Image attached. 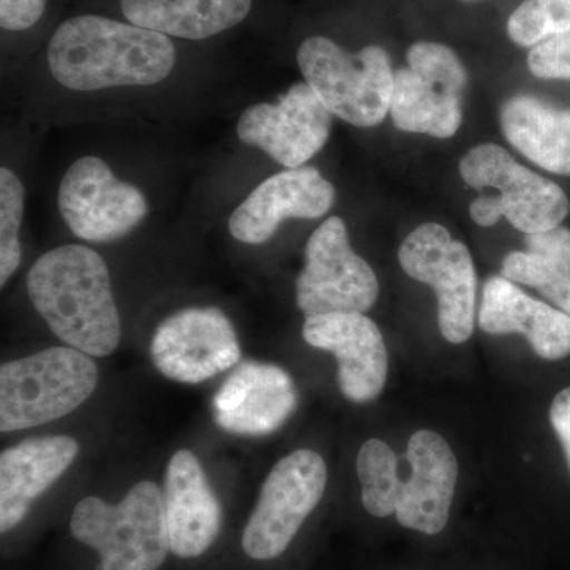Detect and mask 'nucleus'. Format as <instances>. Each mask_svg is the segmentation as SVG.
Masks as SVG:
<instances>
[{"label":"nucleus","instance_id":"f257e3e1","mask_svg":"<svg viewBox=\"0 0 570 570\" xmlns=\"http://www.w3.org/2000/svg\"><path fill=\"white\" fill-rule=\"evenodd\" d=\"M175 61L164 33L96 14L62 22L48 45L52 78L71 91L159 85Z\"/></svg>","mask_w":570,"mask_h":570},{"label":"nucleus","instance_id":"f03ea898","mask_svg":"<svg viewBox=\"0 0 570 570\" xmlns=\"http://www.w3.org/2000/svg\"><path fill=\"white\" fill-rule=\"evenodd\" d=\"M37 313L67 346L91 356L111 355L121 341V318L110 272L91 247L66 245L41 255L28 275Z\"/></svg>","mask_w":570,"mask_h":570},{"label":"nucleus","instance_id":"7ed1b4c3","mask_svg":"<svg viewBox=\"0 0 570 570\" xmlns=\"http://www.w3.org/2000/svg\"><path fill=\"white\" fill-rule=\"evenodd\" d=\"M70 531L100 554L102 570H159L171 551L164 493L151 480L137 483L119 504L81 499Z\"/></svg>","mask_w":570,"mask_h":570},{"label":"nucleus","instance_id":"20e7f679","mask_svg":"<svg viewBox=\"0 0 570 570\" xmlns=\"http://www.w3.org/2000/svg\"><path fill=\"white\" fill-rule=\"evenodd\" d=\"M99 382L91 355L50 347L0 367V431L28 430L82 406Z\"/></svg>","mask_w":570,"mask_h":570},{"label":"nucleus","instance_id":"39448f33","mask_svg":"<svg viewBox=\"0 0 570 570\" xmlns=\"http://www.w3.org/2000/svg\"><path fill=\"white\" fill-rule=\"evenodd\" d=\"M460 175L475 189L491 187L499 195H482L469 206L471 219L480 227H493L501 217L523 234H539L560 227L568 217V195L558 184L517 163L508 149L483 142L461 159Z\"/></svg>","mask_w":570,"mask_h":570},{"label":"nucleus","instance_id":"423d86ee","mask_svg":"<svg viewBox=\"0 0 570 570\" xmlns=\"http://www.w3.org/2000/svg\"><path fill=\"white\" fill-rule=\"evenodd\" d=\"M296 61L322 104L343 121L374 127L389 115L395 70L384 48L348 52L328 37L314 36L299 45Z\"/></svg>","mask_w":570,"mask_h":570},{"label":"nucleus","instance_id":"0eeeda50","mask_svg":"<svg viewBox=\"0 0 570 570\" xmlns=\"http://www.w3.org/2000/svg\"><path fill=\"white\" fill-rule=\"evenodd\" d=\"M407 66L395 70L390 116L407 134L453 137L463 122L468 70L444 43L420 40L411 45Z\"/></svg>","mask_w":570,"mask_h":570},{"label":"nucleus","instance_id":"6e6552de","mask_svg":"<svg viewBox=\"0 0 570 570\" xmlns=\"http://www.w3.org/2000/svg\"><path fill=\"white\" fill-rule=\"evenodd\" d=\"M326 464L313 450L284 456L264 482L243 532V550L257 561L281 557L314 512L326 489Z\"/></svg>","mask_w":570,"mask_h":570},{"label":"nucleus","instance_id":"1a4fd4ad","mask_svg":"<svg viewBox=\"0 0 570 570\" xmlns=\"http://www.w3.org/2000/svg\"><path fill=\"white\" fill-rule=\"evenodd\" d=\"M401 268L434 288L438 324L452 344L466 343L474 332L478 276L466 246L448 228L428 223L407 235L397 253Z\"/></svg>","mask_w":570,"mask_h":570},{"label":"nucleus","instance_id":"9d476101","mask_svg":"<svg viewBox=\"0 0 570 570\" xmlns=\"http://www.w3.org/2000/svg\"><path fill=\"white\" fill-rule=\"evenodd\" d=\"M305 258V268L296 279V305L306 317L365 314L377 302L376 273L352 249L341 217H328L314 230Z\"/></svg>","mask_w":570,"mask_h":570},{"label":"nucleus","instance_id":"9b49d317","mask_svg":"<svg viewBox=\"0 0 570 570\" xmlns=\"http://www.w3.org/2000/svg\"><path fill=\"white\" fill-rule=\"evenodd\" d=\"M58 206L70 230L91 243L130 234L149 209L137 186L116 178L108 164L94 156L70 165L59 186Z\"/></svg>","mask_w":570,"mask_h":570},{"label":"nucleus","instance_id":"f8f14e48","mask_svg":"<svg viewBox=\"0 0 570 570\" xmlns=\"http://www.w3.org/2000/svg\"><path fill=\"white\" fill-rule=\"evenodd\" d=\"M154 366L181 384H202L238 365L242 347L230 318L217 307H187L157 326Z\"/></svg>","mask_w":570,"mask_h":570},{"label":"nucleus","instance_id":"ddd939ff","mask_svg":"<svg viewBox=\"0 0 570 570\" xmlns=\"http://www.w3.org/2000/svg\"><path fill=\"white\" fill-rule=\"evenodd\" d=\"M333 115L307 82H295L275 104L262 102L239 116L236 134L277 164L299 168L328 141Z\"/></svg>","mask_w":570,"mask_h":570},{"label":"nucleus","instance_id":"4468645a","mask_svg":"<svg viewBox=\"0 0 570 570\" xmlns=\"http://www.w3.org/2000/svg\"><path fill=\"white\" fill-rule=\"evenodd\" d=\"M298 407V390L287 371L272 363L243 362L213 397L214 422L236 436H268Z\"/></svg>","mask_w":570,"mask_h":570},{"label":"nucleus","instance_id":"2eb2a0df","mask_svg":"<svg viewBox=\"0 0 570 570\" xmlns=\"http://www.w3.org/2000/svg\"><path fill=\"white\" fill-rule=\"evenodd\" d=\"M303 337L311 347L332 352L337 384L348 401L370 403L381 395L389 374V354L379 326L360 313L306 317Z\"/></svg>","mask_w":570,"mask_h":570},{"label":"nucleus","instance_id":"dca6fc26","mask_svg":"<svg viewBox=\"0 0 570 570\" xmlns=\"http://www.w3.org/2000/svg\"><path fill=\"white\" fill-rule=\"evenodd\" d=\"M335 186L317 168H288L247 195L228 220L236 242L264 245L287 219H318L335 204Z\"/></svg>","mask_w":570,"mask_h":570},{"label":"nucleus","instance_id":"f3484780","mask_svg":"<svg viewBox=\"0 0 570 570\" xmlns=\"http://www.w3.org/2000/svg\"><path fill=\"white\" fill-rule=\"evenodd\" d=\"M411 464L407 480H401L395 517L407 530L434 535L444 531L450 519L459 461L448 441L430 430L409 439L406 456Z\"/></svg>","mask_w":570,"mask_h":570},{"label":"nucleus","instance_id":"a211bd4d","mask_svg":"<svg viewBox=\"0 0 570 570\" xmlns=\"http://www.w3.org/2000/svg\"><path fill=\"white\" fill-rule=\"evenodd\" d=\"M170 550L176 557H202L223 527V508L190 450H178L168 463L164 490Z\"/></svg>","mask_w":570,"mask_h":570},{"label":"nucleus","instance_id":"6ab92c4d","mask_svg":"<svg viewBox=\"0 0 570 570\" xmlns=\"http://www.w3.org/2000/svg\"><path fill=\"white\" fill-rule=\"evenodd\" d=\"M479 325L489 335L520 333L540 358L557 362L570 355V316L524 294L504 276L483 285Z\"/></svg>","mask_w":570,"mask_h":570},{"label":"nucleus","instance_id":"aec40b11","mask_svg":"<svg viewBox=\"0 0 570 570\" xmlns=\"http://www.w3.org/2000/svg\"><path fill=\"white\" fill-rule=\"evenodd\" d=\"M80 452L70 436L26 439L0 455V531L13 530L32 502L58 482Z\"/></svg>","mask_w":570,"mask_h":570},{"label":"nucleus","instance_id":"412c9836","mask_svg":"<svg viewBox=\"0 0 570 570\" xmlns=\"http://www.w3.org/2000/svg\"><path fill=\"white\" fill-rule=\"evenodd\" d=\"M499 122L505 140L528 160L550 174L570 176V110L515 96L502 104Z\"/></svg>","mask_w":570,"mask_h":570},{"label":"nucleus","instance_id":"4be33fe9","mask_svg":"<svg viewBox=\"0 0 570 570\" xmlns=\"http://www.w3.org/2000/svg\"><path fill=\"white\" fill-rule=\"evenodd\" d=\"M253 0H121L130 24L178 39L204 40L249 14Z\"/></svg>","mask_w":570,"mask_h":570},{"label":"nucleus","instance_id":"5701e85b","mask_svg":"<svg viewBox=\"0 0 570 570\" xmlns=\"http://www.w3.org/2000/svg\"><path fill=\"white\" fill-rule=\"evenodd\" d=\"M502 276L528 285L570 316V230L551 228L527 235L524 249L502 262Z\"/></svg>","mask_w":570,"mask_h":570},{"label":"nucleus","instance_id":"b1692460","mask_svg":"<svg viewBox=\"0 0 570 570\" xmlns=\"http://www.w3.org/2000/svg\"><path fill=\"white\" fill-rule=\"evenodd\" d=\"M400 460L381 439H370L358 450L356 474L362 483V502L367 513L377 519L395 515L401 479Z\"/></svg>","mask_w":570,"mask_h":570},{"label":"nucleus","instance_id":"393cba45","mask_svg":"<svg viewBox=\"0 0 570 570\" xmlns=\"http://www.w3.org/2000/svg\"><path fill=\"white\" fill-rule=\"evenodd\" d=\"M570 32V0H523L510 13L508 36L521 48Z\"/></svg>","mask_w":570,"mask_h":570},{"label":"nucleus","instance_id":"a878e982","mask_svg":"<svg viewBox=\"0 0 570 570\" xmlns=\"http://www.w3.org/2000/svg\"><path fill=\"white\" fill-rule=\"evenodd\" d=\"M24 186L10 168L0 170V285L9 283L21 264L20 228Z\"/></svg>","mask_w":570,"mask_h":570},{"label":"nucleus","instance_id":"bb28decb","mask_svg":"<svg viewBox=\"0 0 570 570\" xmlns=\"http://www.w3.org/2000/svg\"><path fill=\"white\" fill-rule=\"evenodd\" d=\"M528 69L542 80H570V32L531 48Z\"/></svg>","mask_w":570,"mask_h":570},{"label":"nucleus","instance_id":"cd10ccee","mask_svg":"<svg viewBox=\"0 0 570 570\" xmlns=\"http://www.w3.org/2000/svg\"><path fill=\"white\" fill-rule=\"evenodd\" d=\"M47 0H0V26L20 32L32 28L45 13Z\"/></svg>","mask_w":570,"mask_h":570},{"label":"nucleus","instance_id":"c85d7f7f","mask_svg":"<svg viewBox=\"0 0 570 570\" xmlns=\"http://www.w3.org/2000/svg\"><path fill=\"white\" fill-rule=\"evenodd\" d=\"M550 422L564 449L570 469V387L561 390L550 406Z\"/></svg>","mask_w":570,"mask_h":570},{"label":"nucleus","instance_id":"c756f323","mask_svg":"<svg viewBox=\"0 0 570 570\" xmlns=\"http://www.w3.org/2000/svg\"><path fill=\"white\" fill-rule=\"evenodd\" d=\"M466 2H475V0H466Z\"/></svg>","mask_w":570,"mask_h":570}]
</instances>
